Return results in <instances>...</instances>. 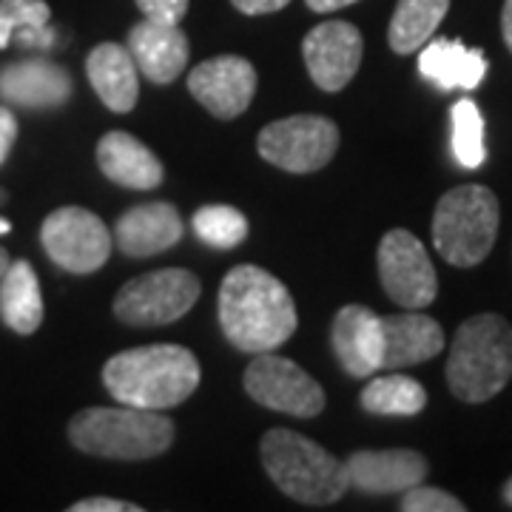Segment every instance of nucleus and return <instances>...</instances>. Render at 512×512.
<instances>
[{
    "label": "nucleus",
    "mask_w": 512,
    "mask_h": 512,
    "mask_svg": "<svg viewBox=\"0 0 512 512\" xmlns=\"http://www.w3.org/2000/svg\"><path fill=\"white\" fill-rule=\"evenodd\" d=\"M185 234L183 217L171 202H146L134 205L114 225V242L126 256L163 254L174 248Z\"/></svg>",
    "instance_id": "obj_18"
},
{
    "label": "nucleus",
    "mask_w": 512,
    "mask_h": 512,
    "mask_svg": "<svg viewBox=\"0 0 512 512\" xmlns=\"http://www.w3.org/2000/svg\"><path fill=\"white\" fill-rule=\"evenodd\" d=\"M350 476V487L367 495L404 493L421 484L430 464L419 450H359L345 461Z\"/></svg>",
    "instance_id": "obj_15"
},
{
    "label": "nucleus",
    "mask_w": 512,
    "mask_h": 512,
    "mask_svg": "<svg viewBox=\"0 0 512 512\" xmlns=\"http://www.w3.org/2000/svg\"><path fill=\"white\" fill-rule=\"evenodd\" d=\"M200 279L185 268H160L126 282L114 296V316L134 328H160L183 319L200 299Z\"/></svg>",
    "instance_id": "obj_7"
},
{
    "label": "nucleus",
    "mask_w": 512,
    "mask_h": 512,
    "mask_svg": "<svg viewBox=\"0 0 512 512\" xmlns=\"http://www.w3.org/2000/svg\"><path fill=\"white\" fill-rule=\"evenodd\" d=\"M256 148L262 160L288 174H313L333 160L339 148V128L319 114H293L262 128Z\"/></svg>",
    "instance_id": "obj_8"
},
{
    "label": "nucleus",
    "mask_w": 512,
    "mask_h": 512,
    "mask_svg": "<svg viewBox=\"0 0 512 512\" xmlns=\"http://www.w3.org/2000/svg\"><path fill=\"white\" fill-rule=\"evenodd\" d=\"M103 384L117 404L168 410L200 387V362L183 345L131 348L103 365Z\"/></svg>",
    "instance_id": "obj_2"
},
{
    "label": "nucleus",
    "mask_w": 512,
    "mask_h": 512,
    "mask_svg": "<svg viewBox=\"0 0 512 512\" xmlns=\"http://www.w3.org/2000/svg\"><path fill=\"white\" fill-rule=\"evenodd\" d=\"M404 512H464V501H458L453 493H444L439 487H427L424 481L402 493Z\"/></svg>",
    "instance_id": "obj_29"
},
{
    "label": "nucleus",
    "mask_w": 512,
    "mask_h": 512,
    "mask_svg": "<svg viewBox=\"0 0 512 512\" xmlns=\"http://www.w3.org/2000/svg\"><path fill=\"white\" fill-rule=\"evenodd\" d=\"M245 390L256 404L296 419H313L325 410L322 384L296 362L276 356L274 350L256 353V359L245 370Z\"/></svg>",
    "instance_id": "obj_11"
},
{
    "label": "nucleus",
    "mask_w": 512,
    "mask_h": 512,
    "mask_svg": "<svg viewBox=\"0 0 512 512\" xmlns=\"http://www.w3.org/2000/svg\"><path fill=\"white\" fill-rule=\"evenodd\" d=\"M501 32H504V43L512 52V0H504V12H501Z\"/></svg>",
    "instance_id": "obj_35"
},
{
    "label": "nucleus",
    "mask_w": 512,
    "mask_h": 512,
    "mask_svg": "<svg viewBox=\"0 0 512 512\" xmlns=\"http://www.w3.org/2000/svg\"><path fill=\"white\" fill-rule=\"evenodd\" d=\"M453 123V154L461 168H481L487 160L484 146V117L470 97H461L450 109Z\"/></svg>",
    "instance_id": "obj_27"
},
{
    "label": "nucleus",
    "mask_w": 512,
    "mask_h": 512,
    "mask_svg": "<svg viewBox=\"0 0 512 512\" xmlns=\"http://www.w3.org/2000/svg\"><path fill=\"white\" fill-rule=\"evenodd\" d=\"M365 55L362 32L348 20H328L302 40V57L311 80L322 92H342L356 77Z\"/></svg>",
    "instance_id": "obj_12"
},
{
    "label": "nucleus",
    "mask_w": 512,
    "mask_h": 512,
    "mask_svg": "<svg viewBox=\"0 0 512 512\" xmlns=\"http://www.w3.org/2000/svg\"><path fill=\"white\" fill-rule=\"evenodd\" d=\"M384 359L382 370H402L439 356L444 350V330L441 325L419 311L382 316Z\"/></svg>",
    "instance_id": "obj_19"
},
{
    "label": "nucleus",
    "mask_w": 512,
    "mask_h": 512,
    "mask_svg": "<svg viewBox=\"0 0 512 512\" xmlns=\"http://www.w3.org/2000/svg\"><path fill=\"white\" fill-rule=\"evenodd\" d=\"M259 456L271 481L299 504L328 507L350 490L345 461L296 430H268L259 444Z\"/></svg>",
    "instance_id": "obj_4"
},
{
    "label": "nucleus",
    "mask_w": 512,
    "mask_h": 512,
    "mask_svg": "<svg viewBox=\"0 0 512 512\" xmlns=\"http://www.w3.org/2000/svg\"><path fill=\"white\" fill-rule=\"evenodd\" d=\"M97 165L111 183L134 191H151L165 177V168L157 160V154L128 131H109L106 137H100Z\"/></svg>",
    "instance_id": "obj_21"
},
{
    "label": "nucleus",
    "mask_w": 512,
    "mask_h": 512,
    "mask_svg": "<svg viewBox=\"0 0 512 512\" xmlns=\"http://www.w3.org/2000/svg\"><path fill=\"white\" fill-rule=\"evenodd\" d=\"M74 83L63 66L52 60H20L0 69V100L20 109H60L69 103Z\"/></svg>",
    "instance_id": "obj_16"
},
{
    "label": "nucleus",
    "mask_w": 512,
    "mask_h": 512,
    "mask_svg": "<svg viewBox=\"0 0 512 512\" xmlns=\"http://www.w3.org/2000/svg\"><path fill=\"white\" fill-rule=\"evenodd\" d=\"M220 328L242 353H268L296 333L299 313L291 291L256 265L231 268L220 285Z\"/></svg>",
    "instance_id": "obj_1"
},
{
    "label": "nucleus",
    "mask_w": 512,
    "mask_h": 512,
    "mask_svg": "<svg viewBox=\"0 0 512 512\" xmlns=\"http://www.w3.org/2000/svg\"><path fill=\"white\" fill-rule=\"evenodd\" d=\"M234 3V9H239L242 15H271V12H279V9H285L291 0H231Z\"/></svg>",
    "instance_id": "obj_33"
},
{
    "label": "nucleus",
    "mask_w": 512,
    "mask_h": 512,
    "mask_svg": "<svg viewBox=\"0 0 512 512\" xmlns=\"http://www.w3.org/2000/svg\"><path fill=\"white\" fill-rule=\"evenodd\" d=\"M126 49L137 63V72L157 86L174 83L188 69V37L177 23L146 18L128 32Z\"/></svg>",
    "instance_id": "obj_17"
},
{
    "label": "nucleus",
    "mask_w": 512,
    "mask_h": 512,
    "mask_svg": "<svg viewBox=\"0 0 512 512\" xmlns=\"http://www.w3.org/2000/svg\"><path fill=\"white\" fill-rule=\"evenodd\" d=\"M188 92L202 109L220 120H234L251 106L256 94V69L251 60L220 55L188 72Z\"/></svg>",
    "instance_id": "obj_13"
},
{
    "label": "nucleus",
    "mask_w": 512,
    "mask_h": 512,
    "mask_svg": "<svg viewBox=\"0 0 512 512\" xmlns=\"http://www.w3.org/2000/svg\"><path fill=\"white\" fill-rule=\"evenodd\" d=\"M512 379V325L498 313L461 322L450 342L447 384L467 404L490 402Z\"/></svg>",
    "instance_id": "obj_3"
},
{
    "label": "nucleus",
    "mask_w": 512,
    "mask_h": 512,
    "mask_svg": "<svg viewBox=\"0 0 512 512\" xmlns=\"http://www.w3.org/2000/svg\"><path fill=\"white\" fill-rule=\"evenodd\" d=\"M86 77L103 106L114 114H128L140 100L137 63L120 43H100L86 57Z\"/></svg>",
    "instance_id": "obj_20"
},
{
    "label": "nucleus",
    "mask_w": 512,
    "mask_h": 512,
    "mask_svg": "<svg viewBox=\"0 0 512 512\" xmlns=\"http://www.w3.org/2000/svg\"><path fill=\"white\" fill-rule=\"evenodd\" d=\"M419 72L441 92L476 89L487 74V57L481 49H470L461 40L439 37L419 49Z\"/></svg>",
    "instance_id": "obj_22"
},
{
    "label": "nucleus",
    "mask_w": 512,
    "mask_h": 512,
    "mask_svg": "<svg viewBox=\"0 0 512 512\" xmlns=\"http://www.w3.org/2000/svg\"><path fill=\"white\" fill-rule=\"evenodd\" d=\"M12 40L35 49L55 46L52 9L46 0H0V49Z\"/></svg>",
    "instance_id": "obj_25"
},
{
    "label": "nucleus",
    "mask_w": 512,
    "mask_h": 512,
    "mask_svg": "<svg viewBox=\"0 0 512 512\" xmlns=\"http://www.w3.org/2000/svg\"><path fill=\"white\" fill-rule=\"evenodd\" d=\"M9 262H12V259H9V254H6V251L0 248V276L6 274V268H9Z\"/></svg>",
    "instance_id": "obj_36"
},
{
    "label": "nucleus",
    "mask_w": 512,
    "mask_h": 512,
    "mask_svg": "<svg viewBox=\"0 0 512 512\" xmlns=\"http://www.w3.org/2000/svg\"><path fill=\"white\" fill-rule=\"evenodd\" d=\"M15 137H18V120L6 106H0V165L6 163V157L12 154Z\"/></svg>",
    "instance_id": "obj_32"
},
{
    "label": "nucleus",
    "mask_w": 512,
    "mask_h": 512,
    "mask_svg": "<svg viewBox=\"0 0 512 512\" xmlns=\"http://www.w3.org/2000/svg\"><path fill=\"white\" fill-rule=\"evenodd\" d=\"M450 0H399L387 29V43L396 55H413L433 40Z\"/></svg>",
    "instance_id": "obj_24"
},
{
    "label": "nucleus",
    "mask_w": 512,
    "mask_h": 512,
    "mask_svg": "<svg viewBox=\"0 0 512 512\" xmlns=\"http://www.w3.org/2000/svg\"><path fill=\"white\" fill-rule=\"evenodd\" d=\"M330 348L342 370L353 379H370L382 370L384 330L382 316L365 305H345L330 328Z\"/></svg>",
    "instance_id": "obj_14"
},
{
    "label": "nucleus",
    "mask_w": 512,
    "mask_h": 512,
    "mask_svg": "<svg viewBox=\"0 0 512 512\" xmlns=\"http://www.w3.org/2000/svg\"><path fill=\"white\" fill-rule=\"evenodd\" d=\"M69 512H143V507L131 501H120V498H83V501H74Z\"/></svg>",
    "instance_id": "obj_31"
},
{
    "label": "nucleus",
    "mask_w": 512,
    "mask_h": 512,
    "mask_svg": "<svg viewBox=\"0 0 512 512\" xmlns=\"http://www.w3.org/2000/svg\"><path fill=\"white\" fill-rule=\"evenodd\" d=\"M359 402L373 416H416L427 404V390L413 376L390 373L370 379Z\"/></svg>",
    "instance_id": "obj_26"
},
{
    "label": "nucleus",
    "mask_w": 512,
    "mask_h": 512,
    "mask_svg": "<svg viewBox=\"0 0 512 512\" xmlns=\"http://www.w3.org/2000/svg\"><path fill=\"white\" fill-rule=\"evenodd\" d=\"M501 495H504V501H507V507H512V478L504 484V490H501Z\"/></svg>",
    "instance_id": "obj_37"
},
{
    "label": "nucleus",
    "mask_w": 512,
    "mask_h": 512,
    "mask_svg": "<svg viewBox=\"0 0 512 512\" xmlns=\"http://www.w3.org/2000/svg\"><path fill=\"white\" fill-rule=\"evenodd\" d=\"M0 319L20 336H32L43 325V296L35 268L26 259L9 262L0 276Z\"/></svg>",
    "instance_id": "obj_23"
},
{
    "label": "nucleus",
    "mask_w": 512,
    "mask_h": 512,
    "mask_svg": "<svg viewBox=\"0 0 512 512\" xmlns=\"http://www.w3.org/2000/svg\"><path fill=\"white\" fill-rule=\"evenodd\" d=\"M311 12H319V15H330L336 9H345L350 3H359V0H305Z\"/></svg>",
    "instance_id": "obj_34"
},
{
    "label": "nucleus",
    "mask_w": 512,
    "mask_h": 512,
    "mask_svg": "<svg viewBox=\"0 0 512 512\" xmlns=\"http://www.w3.org/2000/svg\"><path fill=\"white\" fill-rule=\"evenodd\" d=\"M194 234L217 251H231L248 237V220L231 205H202L194 214Z\"/></svg>",
    "instance_id": "obj_28"
},
{
    "label": "nucleus",
    "mask_w": 512,
    "mask_h": 512,
    "mask_svg": "<svg viewBox=\"0 0 512 512\" xmlns=\"http://www.w3.org/2000/svg\"><path fill=\"white\" fill-rule=\"evenodd\" d=\"M143 18L160 23H180L188 12V0H134Z\"/></svg>",
    "instance_id": "obj_30"
},
{
    "label": "nucleus",
    "mask_w": 512,
    "mask_h": 512,
    "mask_svg": "<svg viewBox=\"0 0 512 512\" xmlns=\"http://www.w3.org/2000/svg\"><path fill=\"white\" fill-rule=\"evenodd\" d=\"M9 228H12V225H9V222H6V220H0V234H9Z\"/></svg>",
    "instance_id": "obj_38"
},
{
    "label": "nucleus",
    "mask_w": 512,
    "mask_h": 512,
    "mask_svg": "<svg viewBox=\"0 0 512 512\" xmlns=\"http://www.w3.org/2000/svg\"><path fill=\"white\" fill-rule=\"evenodd\" d=\"M379 279L384 293L404 311H424L439 296V276L430 254L407 228H393L379 242Z\"/></svg>",
    "instance_id": "obj_10"
},
{
    "label": "nucleus",
    "mask_w": 512,
    "mask_h": 512,
    "mask_svg": "<svg viewBox=\"0 0 512 512\" xmlns=\"http://www.w3.org/2000/svg\"><path fill=\"white\" fill-rule=\"evenodd\" d=\"M40 242L57 268L69 274H94L109 262L114 237L97 214L66 205L43 220Z\"/></svg>",
    "instance_id": "obj_9"
},
{
    "label": "nucleus",
    "mask_w": 512,
    "mask_h": 512,
    "mask_svg": "<svg viewBox=\"0 0 512 512\" xmlns=\"http://www.w3.org/2000/svg\"><path fill=\"white\" fill-rule=\"evenodd\" d=\"M498 222V200L487 185H458L436 205L433 245L444 262L456 268H473L493 251Z\"/></svg>",
    "instance_id": "obj_6"
},
{
    "label": "nucleus",
    "mask_w": 512,
    "mask_h": 512,
    "mask_svg": "<svg viewBox=\"0 0 512 512\" xmlns=\"http://www.w3.org/2000/svg\"><path fill=\"white\" fill-rule=\"evenodd\" d=\"M69 439L89 456L146 461L174 444V421L146 407H86L69 421Z\"/></svg>",
    "instance_id": "obj_5"
}]
</instances>
